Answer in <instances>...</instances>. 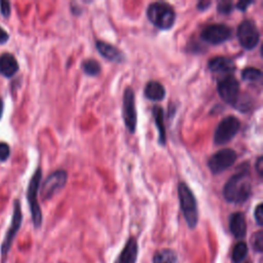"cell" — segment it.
I'll return each instance as SVG.
<instances>
[{"label": "cell", "instance_id": "obj_9", "mask_svg": "<svg viewBox=\"0 0 263 263\" xmlns=\"http://www.w3.org/2000/svg\"><path fill=\"white\" fill-rule=\"evenodd\" d=\"M232 30L226 24H211L204 27L200 33L201 39L210 44H221L231 37Z\"/></svg>", "mask_w": 263, "mask_h": 263}, {"label": "cell", "instance_id": "obj_8", "mask_svg": "<svg viewBox=\"0 0 263 263\" xmlns=\"http://www.w3.org/2000/svg\"><path fill=\"white\" fill-rule=\"evenodd\" d=\"M237 158V154L233 149L224 148L214 153L208 160V166L214 175H219L230 167Z\"/></svg>", "mask_w": 263, "mask_h": 263}, {"label": "cell", "instance_id": "obj_2", "mask_svg": "<svg viewBox=\"0 0 263 263\" xmlns=\"http://www.w3.org/2000/svg\"><path fill=\"white\" fill-rule=\"evenodd\" d=\"M148 20L160 30H170L176 22L174 7L163 1L152 2L146 9Z\"/></svg>", "mask_w": 263, "mask_h": 263}, {"label": "cell", "instance_id": "obj_13", "mask_svg": "<svg viewBox=\"0 0 263 263\" xmlns=\"http://www.w3.org/2000/svg\"><path fill=\"white\" fill-rule=\"evenodd\" d=\"M209 69L216 74L220 75H227V74H232V72L235 69L234 62L227 58V57H216L213 58L209 61L208 63Z\"/></svg>", "mask_w": 263, "mask_h": 263}, {"label": "cell", "instance_id": "obj_18", "mask_svg": "<svg viewBox=\"0 0 263 263\" xmlns=\"http://www.w3.org/2000/svg\"><path fill=\"white\" fill-rule=\"evenodd\" d=\"M22 222V213H21V209H20V204L17 201H15V205H14V212H13V219H12V224L11 227L8 231V234L3 242V249H2V253L4 254V252H7V250L9 249V246L11 243V240L15 234V232L17 231V229L20 228Z\"/></svg>", "mask_w": 263, "mask_h": 263}, {"label": "cell", "instance_id": "obj_33", "mask_svg": "<svg viewBox=\"0 0 263 263\" xmlns=\"http://www.w3.org/2000/svg\"><path fill=\"white\" fill-rule=\"evenodd\" d=\"M2 113H3V102H2V100L0 99V118H1V116H2Z\"/></svg>", "mask_w": 263, "mask_h": 263}, {"label": "cell", "instance_id": "obj_32", "mask_svg": "<svg viewBox=\"0 0 263 263\" xmlns=\"http://www.w3.org/2000/svg\"><path fill=\"white\" fill-rule=\"evenodd\" d=\"M7 39H8V34L0 27V43L6 42Z\"/></svg>", "mask_w": 263, "mask_h": 263}, {"label": "cell", "instance_id": "obj_14", "mask_svg": "<svg viewBox=\"0 0 263 263\" xmlns=\"http://www.w3.org/2000/svg\"><path fill=\"white\" fill-rule=\"evenodd\" d=\"M138 257V242L135 237H129L114 263H136Z\"/></svg>", "mask_w": 263, "mask_h": 263}, {"label": "cell", "instance_id": "obj_20", "mask_svg": "<svg viewBox=\"0 0 263 263\" xmlns=\"http://www.w3.org/2000/svg\"><path fill=\"white\" fill-rule=\"evenodd\" d=\"M177 254L175 251L164 249L156 252L153 256V263H176Z\"/></svg>", "mask_w": 263, "mask_h": 263}, {"label": "cell", "instance_id": "obj_5", "mask_svg": "<svg viewBox=\"0 0 263 263\" xmlns=\"http://www.w3.org/2000/svg\"><path fill=\"white\" fill-rule=\"evenodd\" d=\"M237 38L239 44L248 50L257 46L260 40V32L253 20H245L237 27Z\"/></svg>", "mask_w": 263, "mask_h": 263}, {"label": "cell", "instance_id": "obj_6", "mask_svg": "<svg viewBox=\"0 0 263 263\" xmlns=\"http://www.w3.org/2000/svg\"><path fill=\"white\" fill-rule=\"evenodd\" d=\"M122 118L125 127L129 133L134 134L137 128V108H136V96L132 87H126L122 97Z\"/></svg>", "mask_w": 263, "mask_h": 263}, {"label": "cell", "instance_id": "obj_4", "mask_svg": "<svg viewBox=\"0 0 263 263\" xmlns=\"http://www.w3.org/2000/svg\"><path fill=\"white\" fill-rule=\"evenodd\" d=\"M240 121L235 116H226L223 118L214 133V143L216 145H224L230 142L238 133Z\"/></svg>", "mask_w": 263, "mask_h": 263}, {"label": "cell", "instance_id": "obj_19", "mask_svg": "<svg viewBox=\"0 0 263 263\" xmlns=\"http://www.w3.org/2000/svg\"><path fill=\"white\" fill-rule=\"evenodd\" d=\"M144 95L151 101H161L165 97V89L160 82L151 80L145 85Z\"/></svg>", "mask_w": 263, "mask_h": 263}, {"label": "cell", "instance_id": "obj_11", "mask_svg": "<svg viewBox=\"0 0 263 263\" xmlns=\"http://www.w3.org/2000/svg\"><path fill=\"white\" fill-rule=\"evenodd\" d=\"M41 181V170L38 168L34 176L31 179L28 188V200L30 203V209L32 213V219L35 227H39L42 222V214L37 201V191L39 188V184Z\"/></svg>", "mask_w": 263, "mask_h": 263}, {"label": "cell", "instance_id": "obj_22", "mask_svg": "<svg viewBox=\"0 0 263 263\" xmlns=\"http://www.w3.org/2000/svg\"><path fill=\"white\" fill-rule=\"evenodd\" d=\"M248 255V246L243 241H239L235 245L232 251L231 259L233 263H240Z\"/></svg>", "mask_w": 263, "mask_h": 263}, {"label": "cell", "instance_id": "obj_1", "mask_svg": "<svg viewBox=\"0 0 263 263\" xmlns=\"http://www.w3.org/2000/svg\"><path fill=\"white\" fill-rule=\"evenodd\" d=\"M252 193V182L248 163H242L223 187L224 198L231 203H242Z\"/></svg>", "mask_w": 263, "mask_h": 263}, {"label": "cell", "instance_id": "obj_16", "mask_svg": "<svg viewBox=\"0 0 263 263\" xmlns=\"http://www.w3.org/2000/svg\"><path fill=\"white\" fill-rule=\"evenodd\" d=\"M18 70V64L15 58L8 52L0 55V73L5 77L13 76Z\"/></svg>", "mask_w": 263, "mask_h": 263}, {"label": "cell", "instance_id": "obj_15", "mask_svg": "<svg viewBox=\"0 0 263 263\" xmlns=\"http://www.w3.org/2000/svg\"><path fill=\"white\" fill-rule=\"evenodd\" d=\"M229 229L236 238H242L247 233V222L245 214L235 212L229 217Z\"/></svg>", "mask_w": 263, "mask_h": 263}, {"label": "cell", "instance_id": "obj_21", "mask_svg": "<svg viewBox=\"0 0 263 263\" xmlns=\"http://www.w3.org/2000/svg\"><path fill=\"white\" fill-rule=\"evenodd\" d=\"M81 67H82V70L84 71V73L86 75H89V76H97L102 71L100 63L97 60H95V59L84 60L82 62Z\"/></svg>", "mask_w": 263, "mask_h": 263}, {"label": "cell", "instance_id": "obj_23", "mask_svg": "<svg viewBox=\"0 0 263 263\" xmlns=\"http://www.w3.org/2000/svg\"><path fill=\"white\" fill-rule=\"evenodd\" d=\"M241 78L246 81H260L262 79V71L254 67H247L241 71Z\"/></svg>", "mask_w": 263, "mask_h": 263}, {"label": "cell", "instance_id": "obj_10", "mask_svg": "<svg viewBox=\"0 0 263 263\" xmlns=\"http://www.w3.org/2000/svg\"><path fill=\"white\" fill-rule=\"evenodd\" d=\"M68 174L64 170H58L49 175L41 187V195L44 199H49L59 193L66 185Z\"/></svg>", "mask_w": 263, "mask_h": 263}, {"label": "cell", "instance_id": "obj_3", "mask_svg": "<svg viewBox=\"0 0 263 263\" xmlns=\"http://www.w3.org/2000/svg\"><path fill=\"white\" fill-rule=\"evenodd\" d=\"M178 197L180 208L189 228H194L198 222V208L196 198L185 182L178 184Z\"/></svg>", "mask_w": 263, "mask_h": 263}, {"label": "cell", "instance_id": "obj_12", "mask_svg": "<svg viewBox=\"0 0 263 263\" xmlns=\"http://www.w3.org/2000/svg\"><path fill=\"white\" fill-rule=\"evenodd\" d=\"M96 47H97L99 53L110 62L123 63L125 61L124 53L119 48H117L116 46H114L110 43L104 42L102 40H98L96 42Z\"/></svg>", "mask_w": 263, "mask_h": 263}, {"label": "cell", "instance_id": "obj_31", "mask_svg": "<svg viewBox=\"0 0 263 263\" xmlns=\"http://www.w3.org/2000/svg\"><path fill=\"white\" fill-rule=\"evenodd\" d=\"M212 4L211 1H205V0H202V1H199L196 5L197 9L198 10H205L209 8V6Z\"/></svg>", "mask_w": 263, "mask_h": 263}, {"label": "cell", "instance_id": "obj_30", "mask_svg": "<svg viewBox=\"0 0 263 263\" xmlns=\"http://www.w3.org/2000/svg\"><path fill=\"white\" fill-rule=\"evenodd\" d=\"M255 167H256V171H257L259 177L262 178V174H263V157H262V156H259V157L257 158Z\"/></svg>", "mask_w": 263, "mask_h": 263}, {"label": "cell", "instance_id": "obj_17", "mask_svg": "<svg viewBox=\"0 0 263 263\" xmlns=\"http://www.w3.org/2000/svg\"><path fill=\"white\" fill-rule=\"evenodd\" d=\"M155 126L158 132V144L164 146L166 143L165 126H164V111L160 106H154L152 109Z\"/></svg>", "mask_w": 263, "mask_h": 263}, {"label": "cell", "instance_id": "obj_24", "mask_svg": "<svg viewBox=\"0 0 263 263\" xmlns=\"http://www.w3.org/2000/svg\"><path fill=\"white\" fill-rule=\"evenodd\" d=\"M251 245L254 251L258 253H262L263 251V231L262 230H259L252 235Z\"/></svg>", "mask_w": 263, "mask_h": 263}, {"label": "cell", "instance_id": "obj_28", "mask_svg": "<svg viewBox=\"0 0 263 263\" xmlns=\"http://www.w3.org/2000/svg\"><path fill=\"white\" fill-rule=\"evenodd\" d=\"M253 3H254V1H252V0H248V1L247 0H241V1L236 3V8L241 10V11H246L248 9V7Z\"/></svg>", "mask_w": 263, "mask_h": 263}, {"label": "cell", "instance_id": "obj_27", "mask_svg": "<svg viewBox=\"0 0 263 263\" xmlns=\"http://www.w3.org/2000/svg\"><path fill=\"white\" fill-rule=\"evenodd\" d=\"M9 154H10L9 146L4 142H0V161L6 160Z\"/></svg>", "mask_w": 263, "mask_h": 263}, {"label": "cell", "instance_id": "obj_29", "mask_svg": "<svg viewBox=\"0 0 263 263\" xmlns=\"http://www.w3.org/2000/svg\"><path fill=\"white\" fill-rule=\"evenodd\" d=\"M0 9L4 16H8L10 13V6L7 1H1L0 2Z\"/></svg>", "mask_w": 263, "mask_h": 263}, {"label": "cell", "instance_id": "obj_25", "mask_svg": "<svg viewBox=\"0 0 263 263\" xmlns=\"http://www.w3.org/2000/svg\"><path fill=\"white\" fill-rule=\"evenodd\" d=\"M233 8H234V5H233V3L230 0L219 1L218 5H217V10L220 13H223V14L230 13L233 10Z\"/></svg>", "mask_w": 263, "mask_h": 263}, {"label": "cell", "instance_id": "obj_26", "mask_svg": "<svg viewBox=\"0 0 263 263\" xmlns=\"http://www.w3.org/2000/svg\"><path fill=\"white\" fill-rule=\"evenodd\" d=\"M254 217H255L257 224L262 226L263 225V204L262 203H259L256 206L255 212H254Z\"/></svg>", "mask_w": 263, "mask_h": 263}, {"label": "cell", "instance_id": "obj_7", "mask_svg": "<svg viewBox=\"0 0 263 263\" xmlns=\"http://www.w3.org/2000/svg\"><path fill=\"white\" fill-rule=\"evenodd\" d=\"M220 98L227 104L234 105L239 97V82L233 74L223 75L217 84Z\"/></svg>", "mask_w": 263, "mask_h": 263}]
</instances>
